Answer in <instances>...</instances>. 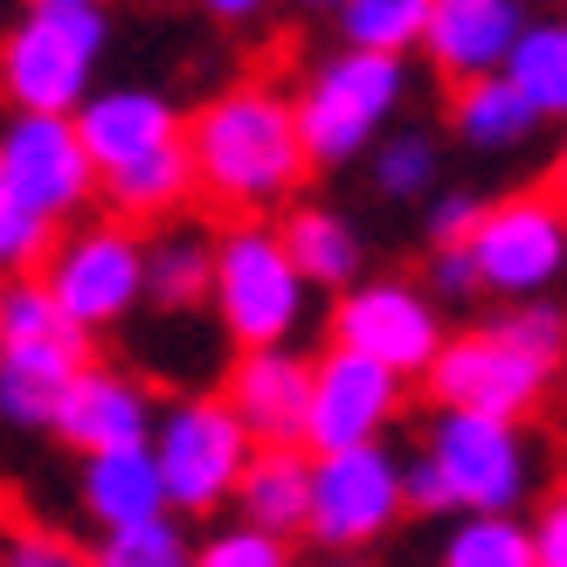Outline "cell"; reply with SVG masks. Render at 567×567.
<instances>
[{"label": "cell", "instance_id": "obj_1", "mask_svg": "<svg viewBox=\"0 0 567 567\" xmlns=\"http://www.w3.org/2000/svg\"><path fill=\"white\" fill-rule=\"evenodd\" d=\"M181 153H187L194 194H208L236 221H264L270 208H291L311 174L298 153L291 97L264 76L229 83L194 118H181Z\"/></svg>", "mask_w": 567, "mask_h": 567}, {"label": "cell", "instance_id": "obj_23", "mask_svg": "<svg viewBox=\"0 0 567 567\" xmlns=\"http://www.w3.org/2000/svg\"><path fill=\"white\" fill-rule=\"evenodd\" d=\"M498 76L519 91V104L533 111V118H560L567 111V21H533L513 35V49H505V63Z\"/></svg>", "mask_w": 567, "mask_h": 567}, {"label": "cell", "instance_id": "obj_29", "mask_svg": "<svg viewBox=\"0 0 567 567\" xmlns=\"http://www.w3.org/2000/svg\"><path fill=\"white\" fill-rule=\"evenodd\" d=\"M374 187L388 202H415L422 187H436V138L430 132H394L374 146Z\"/></svg>", "mask_w": 567, "mask_h": 567}, {"label": "cell", "instance_id": "obj_8", "mask_svg": "<svg viewBox=\"0 0 567 567\" xmlns=\"http://www.w3.org/2000/svg\"><path fill=\"white\" fill-rule=\"evenodd\" d=\"M422 457H430L450 513L464 519H519V505L533 498V477H540V450L519 422H477L443 409L422 436Z\"/></svg>", "mask_w": 567, "mask_h": 567}, {"label": "cell", "instance_id": "obj_32", "mask_svg": "<svg viewBox=\"0 0 567 567\" xmlns=\"http://www.w3.org/2000/svg\"><path fill=\"white\" fill-rule=\"evenodd\" d=\"M0 567H83V547L49 526H14L8 547H0Z\"/></svg>", "mask_w": 567, "mask_h": 567}, {"label": "cell", "instance_id": "obj_18", "mask_svg": "<svg viewBox=\"0 0 567 567\" xmlns=\"http://www.w3.org/2000/svg\"><path fill=\"white\" fill-rule=\"evenodd\" d=\"M97 360V339H42V347H0V422L14 430H49L55 394L70 388V374Z\"/></svg>", "mask_w": 567, "mask_h": 567}, {"label": "cell", "instance_id": "obj_25", "mask_svg": "<svg viewBox=\"0 0 567 567\" xmlns=\"http://www.w3.org/2000/svg\"><path fill=\"white\" fill-rule=\"evenodd\" d=\"M208 264H215V236L166 229L159 243H146V305H159V311L208 305Z\"/></svg>", "mask_w": 567, "mask_h": 567}, {"label": "cell", "instance_id": "obj_15", "mask_svg": "<svg viewBox=\"0 0 567 567\" xmlns=\"http://www.w3.org/2000/svg\"><path fill=\"white\" fill-rule=\"evenodd\" d=\"M305 394H311V360L298 347H270V353H236L215 402L236 415L249 450H298Z\"/></svg>", "mask_w": 567, "mask_h": 567}, {"label": "cell", "instance_id": "obj_33", "mask_svg": "<svg viewBox=\"0 0 567 567\" xmlns=\"http://www.w3.org/2000/svg\"><path fill=\"white\" fill-rule=\"evenodd\" d=\"M477 215H485V194H471V187H450L430 202V249H464L471 229H477Z\"/></svg>", "mask_w": 567, "mask_h": 567}, {"label": "cell", "instance_id": "obj_5", "mask_svg": "<svg viewBox=\"0 0 567 567\" xmlns=\"http://www.w3.org/2000/svg\"><path fill=\"white\" fill-rule=\"evenodd\" d=\"M208 305H215L221 332H229L243 353H270V347H291L298 339L311 291L298 284L291 257L277 249L270 221H236V229L215 236Z\"/></svg>", "mask_w": 567, "mask_h": 567}, {"label": "cell", "instance_id": "obj_26", "mask_svg": "<svg viewBox=\"0 0 567 567\" xmlns=\"http://www.w3.org/2000/svg\"><path fill=\"white\" fill-rule=\"evenodd\" d=\"M339 35H347V49L360 55H402L422 42V21H430V0H347V8L332 14Z\"/></svg>", "mask_w": 567, "mask_h": 567}, {"label": "cell", "instance_id": "obj_7", "mask_svg": "<svg viewBox=\"0 0 567 567\" xmlns=\"http://www.w3.org/2000/svg\"><path fill=\"white\" fill-rule=\"evenodd\" d=\"M35 277H42L49 305L63 311L83 339H97L104 326H118L146 305V236L125 229V221H111V215L76 221V229H63L49 243Z\"/></svg>", "mask_w": 567, "mask_h": 567}, {"label": "cell", "instance_id": "obj_10", "mask_svg": "<svg viewBox=\"0 0 567 567\" xmlns=\"http://www.w3.org/2000/svg\"><path fill=\"white\" fill-rule=\"evenodd\" d=\"M326 332H332V353L374 360L381 374L415 381V374H430V360L443 347V311L409 277H360L353 291L332 298Z\"/></svg>", "mask_w": 567, "mask_h": 567}, {"label": "cell", "instance_id": "obj_34", "mask_svg": "<svg viewBox=\"0 0 567 567\" xmlns=\"http://www.w3.org/2000/svg\"><path fill=\"white\" fill-rule=\"evenodd\" d=\"M430 305H457V298H477V270L464 249H430Z\"/></svg>", "mask_w": 567, "mask_h": 567}, {"label": "cell", "instance_id": "obj_36", "mask_svg": "<svg viewBox=\"0 0 567 567\" xmlns=\"http://www.w3.org/2000/svg\"><path fill=\"white\" fill-rule=\"evenodd\" d=\"M215 14L221 21H249V14H257V0H215Z\"/></svg>", "mask_w": 567, "mask_h": 567}, {"label": "cell", "instance_id": "obj_14", "mask_svg": "<svg viewBox=\"0 0 567 567\" xmlns=\"http://www.w3.org/2000/svg\"><path fill=\"white\" fill-rule=\"evenodd\" d=\"M153 415H159V394L146 381L125 374V367L91 360L83 374H70L63 394H55L49 436H63L76 457H97V450H138L153 436Z\"/></svg>", "mask_w": 567, "mask_h": 567}, {"label": "cell", "instance_id": "obj_37", "mask_svg": "<svg viewBox=\"0 0 567 567\" xmlns=\"http://www.w3.org/2000/svg\"><path fill=\"white\" fill-rule=\"evenodd\" d=\"M8 533H14V505H8V492H0V547H8Z\"/></svg>", "mask_w": 567, "mask_h": 567}, {"label": "cell", "instance_id": "obj_9", "mask_svg": "<svg viewBox=\"0 0 567 567\" xmlns=\"http://www.w3.org/2000/svg\"><path fill=\"white\" fill-rule=\"evenodd\" d=\"M464 257L477 270V291H498L513 305H533L554 291V277L567 270V208L560 187H519L485 202L477 229L464 243Z\"/></svg>", "mask_w": 567, "mask_h": 567}, {"label": "cell", "instance_id": "obj_20", "mask_svg": "<svg viewBox=\"0 0 567 567\" xmlns=\"http://www.w3.org/2000/svg\"><path fill=\"white\" fill-rule=\"evenodd\" d=\"M76 505L83 519H97V533H118V526H138V519H159L166 498H159V471L138 450H97V457L76 464Z\"/></svg>", "mask_w": 567, "mask_h": 567}, {"label": "cell", "instance_id": "obj_19", "mask_svg": "<svg viewBox=\"0 0 567 567\" xmlns=\"http://www.w3.org/2000/svg\"><path fill=\"white\" fill-rule=\"evenodd\" d=\"M270 236H277L284 257H291V270H298L305 291H353V284H360L367 243H360V229L339 208H326V202H291Z\"/></svg>", "mask_w": 567, "mask_h": 567}, {"label": "cell", "instance_id": "obj_21", "mask_svg": "<svg viewBox=\"0 0 567 567\" xmlns=\"http://www.w3.org/2000/svg\"><path fill=\"white\" fill-rule=\"evenodd\" d=\"M236 513L243 526L270 533V540H291L305 533V505H311V457L305 450H249V464L236 477Z\"/></svg>", "mask_w": 567, "mask_h": 567}, {"label": "cell", "instance_id": "obj_27", "mask_svg": "<svg viewBox=\"0 0 567 567\" xmlns=\"http://www.w3.org/2000/svg\"><path fill=\"white\" fill-rule=\"evenodd\" d=\"M194 540L181 519H138V526H118V533H97L83 547V567H187Z\"/></svg>", "mask_w": 567, "mask_h": 567}, {"label": "cell", "instance_id": "obj_24", "mask_svg": "<svg viewBox=\"0 0 567 567\" xmlns=\"http://www.w3.org/2000/svg\"><path fill=\"white\" fill-rule=\"evenodd\" d=\"M450 125H457V138L477 146V153H513V146H526V138L540 132V118L519 104V91L505 76L457 83V91H450Z\"/></svg>", "mask_w": 567, "mask_h": 567}, {"label": "cell", "instance_id": "obj_35", "mask_svg": "<svg viewBox=\"0 0 567 567\" xmlns=\"http://www.w3.org/2000/svg\"><path fill=\"white\" fill-rule=\"evenodd\" d=\"M533 567H567V498H547V513L526 526Z\"/></svg>", "mask_w": 567, "mask_h": 567}, {"label": "cell", "instance_id": "obj_2", "mask_svg": "<svg viewBox=\"0 0 567 567\" xmlns=\"http://www.w3.org/2000/svg\"><path fill=\"white\" fill-rule=\"evenodd\" d=\"M560 305L533 298L498 311L492 326L443 332V347L430 360V394L443 415H477V422H526L547 409L554 374H560Z\"/></svg>", "mask_w": 567, "mask_h": 567}, {"label": "cell", "instance_id": "obj_4", "mask_svg": "<svg viewBox=\"0 0 567 567\" xmlns=\"http://www.w3.org/2000/svg\"><path fill=\"white\" fill-rule=\"evenodd\" d=\"M409 91V63L394 55H360L339 49L326 63H311V76L291 97V125H298V153L305 166H347L374 146V132L394 118V104Z\"/></svg>", "mask_w": 567, "mask_h": 567}, {"label": "cell", "instance_id": "obj_13", "mask_svg": "<svg viewBox=\"0 0 567 567\" xmlns=\"http://www.w3.org/2000/svg\"><path fill=\"white\" fill-rule=\"evenodd\" d=\"M0 187L35 221L63 229L70 215L97 202V166L83 159L70 118H8L0 125Z\"/></svg>", "mask_w": 567, "mask_h": 567}, {"label": "cell", "instance_id": "obj_28", "mask_svg": "<svg viewBox=\"0 0 567 567\" xmlns=\"http://www.w3.org/2000/svg\"><path fill=\"white\" fill-rule=\"evenodd\" d=\"M443 567H533L526 519H457L443 540Z\"/></svg>", "mask_w": 567, "mask_h": 567}, {"label": "cell", "instance_id": "obj_3", "mask_svg": "<svg viewBox=\"0 0 567 567\" xmlns=\"http://www.w3.org/2000/svg\"><path fill=\"white\" fill-rule=\"evenodd\" d=\"M111 14L91 0H35L0 35V97L14 118H70L91 97V76L104 63Z\"/></svg>", "mask_w": 567, "mask_h": 567}, {"label": "cell", "instance_id": "obj_31", "mask_svg": "<svg viewBox=\"0 0 567 567\" xmlns=\"http://www.w3.org/2000/svg\"><path fill=\"white\" fill-rule=\"evenodd\" d=\"M49 243H55L49 221H35L8 187H0V284H8V277H35L42 257H49Z\"/></svg>", "mask_w": 567, "mask_h": 567}, {"label": "cell", "instance_id": "obj_16", "mask_svg": "<svg viewBox=\"0 0 567 567\" xmlns=\"http://www.w3.org/2000/svg\"><path fill=\"white\" fill-rule=\"evenodd\" d=\"M70 132H76L83 159H91L97 174H111V166H132L159 146H181V111H174V97L146 91V83H118V91L83 97L70 111Z\"/></svg>", "mask_w": 567, "mask_h": 567}, {"label": "cell", "instance_id": "obj_30", "mask_svg": "<svg viewBox=\"0 0 567 567\" xmlns=\"http://www.w3.org/2000/svg\"><path fill=\"white\" fill-rule=\"evenodd\" d=\"M187 567H298V554L291 540H270V533L236 519V526H215L208 540H194Z\"/></svg>", "mask_w": 567, "mask_h": 567}, {"label": "cell", "instance_id": "obj_12", "mask_svg": "<svg viewBox=\"0 0 567 567\" xmlns=\"http://www.w3.org/2000/svg\"><path fill=\"white\" fill-rule=\"evenodd\" d=\"M409 402V381L381 374L374 360H353V353H319L311 360V394H305V436L298 450L305 457H332V450H367L388 436V422L402 415Z\"/></svg>", "mask_w": 567, "mask_h": 567}, {"label": "cell", "instance_id": "obj_22", "mask_svg": "<svg viewBox=\"0 0 567 567\" xmlns=\"http://www.w3.org/2000/svg\"><path fill=\"white\" fill-rule=\"evenodd\" d=\"M97 194H104V215L125 221V229H146V221H166L194 202V174H187V153L181 146H159L132 166H111L97 174Z\"/></svg>", "mask_w": 567, "mask_h": 567}, {"label": "cell", "instance_id": "obj_17", "mask_svg": "<svg viewBox=\"0 0 567 567\" xmlns=\"http://www.w3.org/2000/svg\"><path fill=\"white\" fill-rule=\"evenodd\" d=\"M526 28V8L519 0H430V21H422V49H430L436 76L457 83H477V76H498L505 49Z\"/></svg>", "mask_w": 567, "mask_h": 567}, {"label": "cell", "instance_id": "obj_11", "mask_svg": "<svg viewBox=\"0 0 567 567\" xmlns=\"http://www.w3.org/2000/svg\"><path fill=\"white\" fill-rule=\"evenodd\" d=\"M402 519V457L388 443L367 450H332L311 457V505H305V533L326 554H360Z\"/></svg>", "mask_w": 567, "mask_h": 567}, {"label": "cell", "instance_id": "obj_6", "mask_svg": "<svg viewBox=\"0 0 567 567\" xmlns=\"http://www.w3.org/2000/svg\"><path fill=\"white\" fill-rule=\"evenodd\" d=\"M146 457L159 471L166 519H215L236 498V477L249 464V436L215 394H181L153 415Z\"/></svg>", "mask_w": 567, "mask_h": 567}]
</instances>
